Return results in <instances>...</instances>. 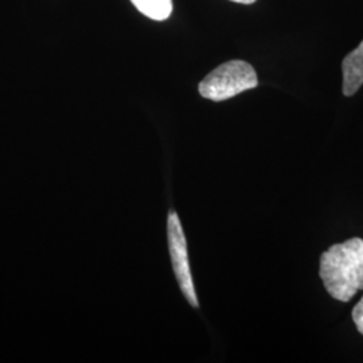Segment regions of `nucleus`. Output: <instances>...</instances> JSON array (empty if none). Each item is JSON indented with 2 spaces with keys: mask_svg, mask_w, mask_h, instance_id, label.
I'll return each mask as SVG.
<instances>
[{
  "mask_svg": "<svg viewBox=\"0 0 363 363\" xmlns=\"http://www.w3.org/2000/svg\"><path fill=\"white\" fill-rule=\"evenodd\" d=\"M319 276L333 298L343 303L350 301L363 289L362 238H350L323 252Z\"/></svg>",
  "mask_w": 363,
  "mask_h": 363,
  "instance_id": "1",
  "label": "nucleus"
},
{
  "mask_svg": "<svg viewBox=\"0 0 363 363\" xmlns=\"http://www.w3.org/2000/svg\"><path fill=\"white\" fill-rule=\"evenodd\" d=\"M259 78L253 66L245 61H229L216 67L199 82L198 91L211 101H225L242 91L255 89Z\"/></svg>",
  "mask_w": 363,
  "mask_h": 363,
  "instance_id": "2",
  "label": "nucleus"
},
{
  "mask_svg": "<svg viewBox=\"0 0 363 363\" xmlns=\"http://www.w3.org/2000/svg\"><path fill=\"white\" fill-rule=\"evenodd\" d=\"M167 240H169V252L171 256L172 269L175 273L177 281L179 284L182 294L189 304L194 308L199 307V301L195 294L194 281L189 262L187 253V241L182 228L179 216L175 211H169L167 218Z\"/></svg>",
  "mask_w": 363,
  "mask_h": 363,
  "instance_id": "3",
  "label": "nucleus"
},
{
  "mask_svg": "<svg viewBox=\"0 0 363 363\" xmlns=\"http://www.w3.org/2000/svg\"><path fill=\"white\" fill-rule=\"evenodd\" d=\"M343 94L350 97L363 85V40L361 45L347 54L342 64Z\"/></svg>",
  "mask_w": 363,
  "mask_h": 363,
  "instance_id": "4",
  "label": "nucleus"
},
{
  "mask_svg": "<svg viewBox=\"0 0 363 363\" xmlns=\"http://www.w3.org/2000/svg\"><path fill=\"white\" fill-rule=\"evenodd\" d=\"M130 3L147 18L157 22L169 19L172 13V0H130Z\"/></svg>",
  "mask_w": 363,
  "mask_h": 363,
  "instance_id": "5",
  "label": "nucleus"
},
{
  "mask_svg": "<svg viewBox=\"0 0 363 363\" xmlns=\"http://www.w3.org/2000/svg\"><path fill=\"white\" fill-rule=\"evenodd\" d=\"M352 320L357 325V330L363 335V296L352 310Z\"/></svg>",
  "mask_w": 363,
  "mask_h": 363,
  "instance_id": "6",
  "label": "nucleus"
},
{
  "mask_svg": "<svg viewBox=\"0 0 363 363\" xmlns=\"http://www.w3.org/2000/svg\"><path fill=\"white\" fill-rule=\"evenodd\" d=\"M232 1H235V3H242V4H252V3H255L256 0H232Z\"/></svg>",
  "mask_w": 363,
  "mask_h": 363,
  "instance_id": "7",
  "label": "nucleus"
}]
</instances>
